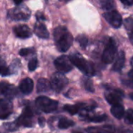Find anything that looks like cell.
Wrapping results in <instances>:
<instances>
[{
  "label": "cell",
  "instance_id": "cell-1",
  "mask_svg": "<svg viewBox=\"0 0 133 133\" xmlns=\"http://www.w3.org/2000/svg\"><path fill=\"white\" fill-rule=\"evenodd\" d=\"M53 35L56 48L59 51L65 52L70 48L73 42V37L65 26H59L56 27L54 30Z\"/></svg>",
  "mask_w": 133,
  "mask_h": 133
},
{
  "label": "cell",
  "instance_id": "cell-2",
  "mask_svg": "<svg viewBox=\"0 0 133 133\" xmlns=\"http://www.w3.org/2000/svg\"><path fill=\"white\" fill-rule=\"evenodd\" d=\"M69 57L72 65L77 67L83 73L87 76H94L95 72L92 65L80 54L77 52L72 53Z\"/></svg>",
  "mask_w": 133,
  "mask_h": 133
},
{
  "label": "cell",
  "instance_id": "cell-3",
  "mask_svg": "<svg viewBox=\"0 0 133 133\" xmlns=\"http://www.w3.org/2000/svg\"><path fill=\"white\" fill-rule=\"evenodd\" d=\"M36 106L39 110L45 113H51L55 111L58 108V101L50 99L44 96L38 97L35 101Z\"/></svg>",
  "mask_w": 133,
  "mask_h": 133
},
{
  "label": "cell",
  "instance_id": "cell-4",
  "mask_svg": "<svg viewBox=\"0 0 133 133\" xmlns=\"http://www.w3.org/2000/svg\"><path fill=\"white\" fill-rule=\"evenodd\" d=\"M30 16V11L26 5H18L8 12V17L14 21L27 20Z\"/></svg>",
  "mask_w": 133,
  "mask_h": 133
},
{
  "label": "cell",
  "instance_id": "cell-5",
  "mask_svg": "<svg viewBox=\"0 0 133 133\" xmlns=\"http://www.w3.org/2000/svg\"><path fill=\"white\" fill-rule=\"evenodd\" d=\"M117 54V45L115 40L110 37L106 44L105 48L102 55V61L104 63L111 64L115 58Z\"/></svg>",
  "mask_w": 133,
  "mask_h": 133
},
{
  "label": "cell",
  "instance_id": "cell-6",
  "mask_svg": "<svg viewBox=\"0 0 133 133\" xmlns=\"http://www.w3.org/2000/svg\"><path fill=\"white\" fill-rule=\"evenodd\" d=\"M50 83L51 89L57 93H60L68 85L69 80L63 73L56 72L51 76Z\"/></svg>",
  "mask_w": 133,
  "mask_h": 133
},
{
  "label": "cell",
  "instance_id": "cell-7",
  "mask_svg": "<svg viewBox=\"0 0 133 133\" xmlns=\"http://www.w3.org/2000/svg\"><path fill=\"white\" fill-rule=\"evenodd\" d=\"M54 65L55 68L59 71V72H62V73L70 72L73 67V65L69 57L66 55H62L57 58L54 62Z\"/></svg>",
  "mask_w": 133,
  "mask_h": 133
},
{
  "label": "cell",
  "instance_id": "cell-8",
  "mask_svg": "<svg viewBox=\"0 0 133 133\" xmlns=\"http://www.w3.org/2000/svg\"><path fill=\"white\" fill-rule=\"evenodd\" d=\"M103 16L106 21L114 28H119L122 24V17L116 10H111L104 13Z\"/></svg>",
  "mask_w": 133,
  "mask_h": 133
},
{
  "label": "cell",
  "instance_id": "cell-9",
  "mask_svg": "<svg viewBox=\"0 0 133 133\" xmlns=\"http://www.w3.org/2000/svg\"><path fill=\"white\" fill-rule=\"evenodd\" d=\"M32 119H33V112L29 107H26L23 109V111L21 116L18 118V119L16 122L19 125V126L23 125L26 127H31Z\"/></svg>",
  "mask_w": 133,
  "mask_h": 133
},
{
  "label": "cell",
  "instance_id": "cell-10",
  "mask_svg": "<svg viewBox=\"0 0 133 133\" xmlns=\"http://www.w3.org/2000/svg\"><path fill=\"white\" fill-rule=\"evenodd\" d=\"M123 97H124L123 92L118 89H115L111 92L105 94V98H106L107 101L112 106L115 105V104H121L122 98Z\"/></svg>",
  "mask_w": 133,
  "mask_h": 133
},
{
  "label": "cell",
  "instance_id": "cell-11",
  "mask_svg": "<svg viewBox=\"0 0 133 133\" xmlns=\"http://www.w3.org/2000/svg\"><path fill=\"white\" fill-rule=\"evenodd\" d=\"M13 33L14 34L22 39L29 38L32 35V31L30 29V27L26 25L22 24V25H17L13 27Z\"/></svg>",
  "mask_w": 133,
  "mask_h": 133
},
{
  "label": "cell",
  "instance_id": "cell-12",
  "mask_svg": "<svg viewBox=\"0 0 133 133\" xmlns=\"http://www.w3.org/2000/svg\"><path fill=\"white\" fill-rule=\"evenodd\" d=\"M1 94L6 99L11 101V99H12L16 95L17 90L14 86H12L9 83L2 82L1 83Z\"/></svg>",
  "mask_w": 133,
  "mask_h": 133
},
{
  "label": "cell",
  "instance_id": "cell-13",
  "mask_svg": "<svg viewBox=\"0 0 133 133\" xmlns=\"http://www.w3.org/2000/svg\"><path fill=\"white\" fill-rule=\"evenodd\" d=\"M12 111V104L10 100L8 99H1L0 101V111H1V118L5 119L8 118Z\"/></svg>",
  "mask_w": 133,
  "mask_h": 133
},
{
  "label": "cell",
  "instance_id": "cell-14",
  "mask_svg": "<svg viewBox=\"0 0 133 133\" xmlns=\"http://www.w3.org/2000/svg\"><path fill=\"white\" fill-rule=\"evenodd\" d=\"M87 133H115V129L111 125H106L103 126H94L89 127L86 129Z\"/></svg>",
  "mask_w": 133,
  "mask_h": 133
},
{
  "label": "cell",
  "instance_id": "cell-15",
  "mask_svg": "<svg viewBox=\"0 0 133 133\" xmlns=\"http://www.w3.org/2000/svg\"><path fill=\"white\" fill-rule=\"evenodd\" d=\"M19 89L23 94H30L34 89V82L30 78H25L23 79L19 86Z\"/></svg>",
  "mask_w": 133,
  "mask_h": 133
},
{
  "label": "cell",
  "instance_id": "cell-16",
  "mask_svg": "<svg viewBox=\"0 0 133 133\" xmlns=\"http://www.w3.org/2000/svg\"><path fill=\"white\" fill-rule=\"evenodd\" d=\"M34 34L40 38L42 39H48L49 37V33L46 26L42 23H37L35 24L34 28Z\"/></svg>",
  "mask_w": 133,
  "mask_h": 133
},
{
  "label": "cell",
  "instance_id": "cell-17",
  "mask_svg": "<svg viewBox=\"0 0 133 133\" xmlns=\"http://www.w3.org/2000/svg\"><path fill=\"white\" fill-rule=\"evenodd\" d=\"M125 62V55L123 51H121L118 53L117 58L112 66V70L115 72L121 71L122 69V68L124 67Z\"/></svg>",
  "mask_w": 133,
  "mask_h": 133
},
{
  "label": "cell",
  "instance_id": "cell-18",
  "mask_svg": "<svg viewBox=\"0 0 133 133\" xmlns=\"http://www.w3.org/2000/svg\"><path fill=\"white\" fill-rule=\"evenodd\" d=\"M51 89V83L44 78H41L37 81V92L41 94V93H45L50 90Z\"/></svg>",
  "mask_w": 133,
  "mask_h": 133
},
{
  "label": "cell",
  "instance_id": "cell-19",
  "mask_svg": "<svg viewBox=\"0 0 133 133\" xmlns=\"http://www.w3.org/2000/svg\"><path fill=\"white\" fill-rule=\"evenodd\" d=\"M111 113L117 119H121L125 116V109L122 104L113 105L111 108Z\"/></svg>",
  "mask_w": 133,
  "mask_h": 133
},
{
  "label": "cell",
  "instance_id": "cell-20",
  "mask_svg": "<svg viewBox=\"0 0 133 133\" xmlns=\"http://www.w3.org/2000/svg\"><path fill=\"white\" fill-rule=\"evenodd\" d=\"M75 125V122L72 120L67 119L66 118H62L59 119L58 123V127L60 129H65L69 127H72Z\"/></svg>",
  "mask_w": 133,
  "mask_h": 133
},
{
  "label": "cell",
  "instance_id": "cell-21",
  "mask_svg": "<svg viewBox=\"0 0 133 133\" xmlns=\"http://www.w3.org/2000/svg\"><path fill=\"white\" fill-rule=\"evenodd\" d=\"M80 107L78 105H72V104H65L64 106V110L69 112L71 115H74L77 114L79 111Z\"/></svg>",
  "mask_w": 133,
  "mask_h": 133
},
{
  "label": "cell",
  "instance_id": "cell-22",
  "mask_svg": "<svg viewBox=\"0 0 133 133\" xmlns=\"http://www.w3.org/2000/svg\"><path fill=\"white\" fill-rule=\"evenodd\" d=\"M76 41L79 44V45L83 48H86L88 44V38L86 35L84 34H80L78 35L76 37Z\"/></svg>",
  "mask_w": 133,
  "mask_h": 133
},
{
  "label": "cell",
  "instance_id": "cell-23",
  "mask_svg": "<svg viewBox=\"0 0 133 133\" xmlns=\"http://www.w3.org/2000/svg\"><path fill=\"white\" fill-rule=\"evenodd\" d=\"M101 6L103 9L104 10H111L115 5V3L113 1H110V0H104V1H101L100 2Z\"/></svg>",
  "mask_w": 133,
  "mask_h": 133
},
{
  "label": "cell",
  "instance_id": "cell-24",
  "mask_svg": "<svg viewBox=\"0 0 133 133\" xmlns=\"http://www.w3.org/2000/svg\"><path fill=\"white\" fill-rule=\"evenodd\" d=\"M107 118H108V116L106 115H96V116L89 117L88 120L90 122H92L99 123V122H102L105 121L107 119Z\"/></svg>",
  "mask_w": 133,
  "mask_h": 133
},
{
  "label": "cell",
  "instance_id": "cell-25",
  "mask_svg": "<svg viewBox=\"0 0 133 133\" xmlns=\"http://www.w3.org/2000/svg\"><path fill=\"white\" fill-rule=\"evenodd\" d=\"M125 121L129 125H133V110L129 109L125 114Z\"/></svg>",
  "mask_w": 133,
  "mask_h": 133
},
{
  "label": "cell",
  "instance_id": "cell-26",
  "mask_svg": "<svg viewBox=\"0 0 133 133\" xmlns=\"http://www.w3.org/2000/svg\"><path fill=\"white\" fill-rule=\"evenodd\" d=\"M84 87L85 89L91 93L94 92V84L91 81V79H84Z\"/></svg>",
  "mask_w": 133,
  "mask_h": 133
},
{
  "label": "cell",
  "instance_id": "cell-27",
  "mask_svg": "<svg viewBox=\"0 0 133 133\" xmlns=\"http://www.w3.org/2000/svg\"><path fill=\"white\" fill-rule=\"evenodd\" d=\"M37 59L36 58H32L30 62H29V63H28V69H29V70L30 71V72H32V71H34L35 69H36V68H37Z\"/></svg>",
  "mask_w": 133,
  "mask_h": 133
},
{
  "label": "cell",
  "instance_id": "cell-28",
  "mask_svg": "<svg viewBox=\"0 0 133 133\" xmlns=\"http://www.w3.org/2000/svg\"><path fill=\"white\" fill-rule=\"evenodd\" d=\"M34 53V48H22L19 54L21 56H27L30 54Z\"/></svg>",
  "mask_w": 133,
  "mask_h": 133
},
{
  "label": "cell",
  "instance_id": "cell-29",
  "mask_svg": "<svg viewBox=\"0 0 133 133\" xmlns=\"http://www.w3.org/2000/svg\"><path fill=\"white\" fill-rule=\"evenodd\" d=\"M5 129H7L10 132H13V131H16L19 126V125L17 124L16 122H13V123H7V124H5Z\"/></svg>",
  "mask_w": 133,
  "mask_h": 133
},
{
  "label": "cell",
  "instance_id": "cell-30",
  "mask_svg": "<svg viewBox=\"0 0 133 133\" xmlns=\"http://www.w3.org/2000/svg\"><path fill=\"white\" fill-rule=\"evenodd\" d=\"M10 73L11 72L9 71V69L2 63V65H1V74H2V76H9V75H10Z\"/></svg>",
  "mask_w": 133,
  "mask_h": 133
},
{
  "label": "cell",
  "instance_id": "cell-31",
  "mask_svg": "<svg viewBox=\"0 0 133 133\" xmlns=\"http://www.w3.org/2000/svg\"><path fill=\"white\" fill-rule=\"evenodd\" d=\"M129 76L132 77V79H129V80H125V81L123 82V83H124L125 85H126V86L131 87V88H133V70L129 72Z\"/></svg>",
  "mask_w": 133,
  "mask_h": 133
},
{
  "label": "cell",
  "instance_id": "cell-32",
  "mask_svg": "<svg viewBox=\"0 0 133 133\" xmlns=\"http://www.w3.org/2000/svg\"><path fill=\"white\" fill-rule=\"evenodd\" d=\"M121 2L128 6H131L133 5V0H121Z\"/></svg>",
  "mask_w": 133,
  "mask_h": 133
},
{
  "label": "cell",
  "instance_id": "cell-33",
  "mask_svg": "<svg viewBox=\"0 0 133 133\" xmlns=\"http://www.w3.org/2000/svg\"><path fill=\"white\" fill-rule=\"evenodd\" d=\"M129 40L131 41V43L133 45V29H130L129 30Z\"/></svg>",
  "mask_w": 133,
  "mask_h": 133
},
{
  "label": "cell",
  "instance_id": "cell-34",
  "mask_svg": "<svg viewBox=\"0 0 133 133\" xmlns=\"http://www.w3.org/2000/svg\"><path fill=\"white\" fill-rule=\"evenodd\" d=\"M44 123V119L43 118H39V124L41 125V126H43Z\"/></svg>",
  "mask_w": 133,
  "mask_h": 133
},
{
  "label": "cell",
  "instance_id": "cell-35",
  "mask_svg": "<svg viewBox=\"0 0 133 133\" xmlns=\"http://www.w3.org/2000/svg\"><path fill=\"white\" fill-rule=\"evenodd\" d=\"M14 3L15 5H16V6H18V5H20V4L22 3V1H14Z\"/></svg>",
  "mask_w": 133,
  "mask_h": 133
},
{
  "label": "cell",
  "instance_id": "cell-36",
  "mask_svg": "<svg viewBox=\"0 0 133 133\" xmlns=\"http://www.w3.org/2000/svg\"><path fill=\"white\" fill-rule=\"evenodd\" d=\"M130 63H131V65L132 66L133 68V57L131 58V61H130Z\"/></svg>",
  "mask_w": 133,
  "mask_h": 133
},
{
  "label": "cell",
  "instance_id": "cell-37",
  "mask_svg": "<svg viewBox=\"0 0 133 133\" xmlns=\"http://www.w3.org/2000/svg\"><path fill=\"white\" fill-rule=\"evenodd\" d=\"M130 97L133 100V94H130Z\"/></svg>",
  "mask_w": 133,
  "mask_h": 133
},
{
  "label": "cell",
  "instance_id": "cell-38",
  "mask_svg": "<svg viewBox=\"0 0 133 133\" xmlns=\"http://www.w3.org/2000/svg\"><path fill=\"white\" fill-rule=\"evenodd\" d=\"M72 133H82V132H72Z\"/></svg>",
  "mask_w": 133,
  "mask_h": 133
}]
</instances>
